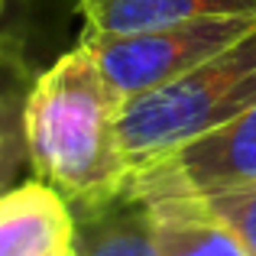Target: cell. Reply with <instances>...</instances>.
Wrapping results in <instances>:
<instances>
[{"label": "cell", "mask_w": 256, "mask_h": 256, "mask_svg": "<svg viewBox=\"0 0 256 256\" xmlns=\"http://www.w3.org/2000/svg\"><path fill=\"white\" fill-rule=\"evenodd\" d=\"M120 104L82 42L26 88L30 172L62 194L75 218L124 198L130 169L117 136Z\"/></svg>", "instance_id": "cell-1"}, {"label": "cell", "mask_w": 256, "mask_h": 256, "mask_svg": "<svg viewBox=\"0 0 256 256\" xmlns=\"http://www.w3.org/2000/svg\"><path fill=\"white\" fill-rule=\"evenodd\" d=\"M256 104V26L192 72L126 98L117 136L130 175Z\"/></svg>", "instance_id": "cell-2"}, {"label": "cell", "mask_w": 256, "mask_h": 256, "mask_svg": "<svg viewBox=\"0 0 256 256\" xmlns=\"http://www.w3.org/2000/svg\"><path fill=\"white\" fill-rule=\"evenodd\" d=\"M253 26L256 16H218L120 36L82 32L78 42L94 56L107 84L126 100L214 58L240 36H246Z\"/></svg>", "instance_id": "cell-3"}, {"label": "cell", "mask_w": 256, "mask_h": 256, "mask_svg": "<svg viewBox=\"0 0 256 256\" xmlns=\"http://www.w3.org/2000/svg\"><path fill=\"white\" fill-rule=\"evenodd\" d=\"M244 185H256V104L194 143L136 169L126 178L124 198L143 204L162 198H211Z\"/></svg>", "instance_id": "cell-4"}, {"label": "cell", "mask_w": 256, "mask_h": 256, "mask_svg": "<svg viewBox=\"0 0 256 256\" xmlns=\"http://www.w3.org/2000/svg\"><path fill=\"white\" fill-rule=\"evenodd\" d=\"M75 244V214L39 178L0 194V256H49Z\"/></svg>", "instance_id": "cell-5"}, {"label": "cell", "mask_w": 256, "mask_h": 256, "mask_svg": "<svg viewBox=\"0 0 256 256\" xmlns=\"http://www.w3.org/2000/svg\"><path fill=\"white\" fill-rule=\"evenodd\" d=\"M84 32L120 36L218 16H256V0H78Z\"/></svg>", "instance_id": "cell-6"}, {"label": "cell", "mask_w": 256, "mask_h": 256, "mask_svg": "<svg viewBox=\"0 0 256 256\" xmlns=\"http://www.w3.org/2000/svg\"><path fill=\"white\" fill-rule=\"evenodd\" d=\"M159 256H253L204 198L146 201Z\"/></svg>", "instance_id": "cell-7"}, {"label": "cell", "mask_w": 256, "mask_h": 256, "mask_svg": "<svg viewBox=\"0 0 256 256\" xmlns=\"http://www.w3.org/2000/svg\"><path fill=\"white\" fill-rule=\"evenodd\" d=\"M75 256H159L152 240L150 208L133 198L75 218Z\"/></svg>", "instance_id": "cell-8"}, {"label": "cell", "mask_w": 256, "mask_h": 256, "mask_svg": "<svg viewBox=\"0 0 256 256\" xmlns=\"http://www.w3.org/2000/svg\"><path fill=\"white\" fill-rule=\"evenodd\" d=\"M23 114H26V88L0 78V194L20 185L23 172L30 169Z\"/></svg>", "instance_id": "cell-9"}, {"label": "cell", "mask_w": 256, "mask_h": 256, "mask_svg": "<svg viewBox=\"0 0 256 256\" xmlns=\"http://www.w3.org/2000/svg\"><path fill=\"white\" fill-rule=\"evenodd\" d=\"M208 208L246 244V250L256 256V185H244L234 192H220L204 198Z\"/></svg>", "instance_id": "cell-10"}, {"label": "cell", "mask_w": 256, "mask_h": 256, "mask_svg": "<svg viewBox=\"0 0 256 256\" xmlns=\"http://www.w3.org/2000/svg\"><path fill=\"white\" fill-rule=\"evenodd\" d=\"M49 256H75V246H68V250H58V253H49Z\"/></svg>", "instance_id": "cell-11"}, {"label": "cell", "mask_w": 256, "mask_h": 256, "mask_svg": "<svg viewBox=\"0 0 256 256\" xmlns=\"http://www.w3.org/2000/svg\"><path fill=\"white\" fill-rule=\"evenodd\" d=\"M0 6H4V0H0Z\"/></svg>", "instance_id": "cell-12"}]
</instances>
